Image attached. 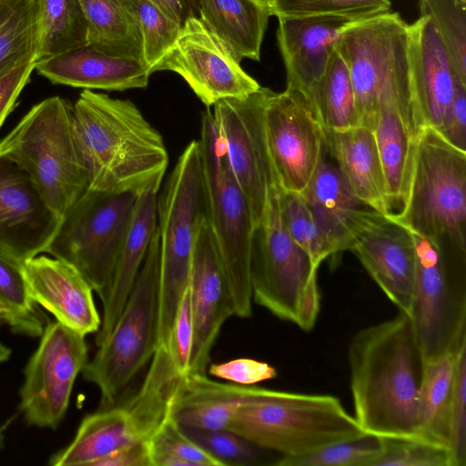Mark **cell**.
<instances>
[{
    "label": "cell",
    "instance_id": "cell-5",
    "mask_svg": "<svg viewBox=\"0 0 466 466\" xmlns=\"http://www.w3.org/2000/svg\"><path fill=\"white\" fill-rule=\"evenodd\" d=\"M203 173L207 218L232 299L235 316L253 312L251 258L255 223L237 183L210 107L202 114L198 140Z\"/></svg>",
    "mask_w": 466,
    "mask_h": 466
},
{
    "label": "cell",
    "instance_id": "cell-52",
    "mask_svg": "<svg viewBox=\"0 0 466 466\" xmlns=\"http://www.w3.org/2000/svg\"><path fill=\"white\" fill-rule=\"evenodd\" d=\"M180 27L189 18L200 17V0H152Z\"/></svg>",
    "mask_w": 466,
    "mask_h": 466
},
{
    "label": "cell",
    "instance_id": "cell-21",
    "mask_svg": "<svg viewBox=\"0 0 466 466\" xmlns=\"http://www.w3.org/2000/svg\"><path fill=\"white\" fill-rule=\"evenodd\" d=\"M23 272L32 299L56 321L84 337L99 330L94 289L73 265L37 255L23 263Z\"/></svg>",
    "mask_w": 466,
    "mask_h": 466
},
{
    "label": "cell",
    "instance_id": "cell-28",
    "mask_svg": "<svg viewBox=\"0 0 466 466\" xmlns=\"http://www.w3.org/2000/svg\"><path fill=\"white\" fill-rule=\"evenodd\" d=\"M271 8L256 0H200L199 19L226 45L234 57L255 61Z\"/></svg>",
    "mask_w": 466,
    "mask_h": 466
},
{
    "label": "cell",
    "instance_id": "cell-39",
    "mask_svg": "<svg viewBox=\"0 0 466 466\" xmlns=\"http://www.w3.org/2000/svg\"><path fill=\"white\" fill-rule=\"evenodd\" d=\"M138 28L143 59L151 73L176 40L181 27L152 0H117Z\"/></svg>",
    "mask_w": 466,
    "mask_h": 466
},
{
    "label": "cell",
    "instance_id": "cell-33",
    "mask_svg": "<svg viewBox=\"0 0 466 466\" xmlns=\"http://www.w3.org/2000/svg\"><path fill=\"white\" fill-rule=\"evenodd\" d=\"M80 3L87 23L89 46L110 56L144 62L141 34L117 0Z\"/></svg>",
    "mask_w": 466,
    "mask_h": 466
},
{
    "label": "cell",
    "instance_id": "cell-8",
    "mask_svg": "<svg viewBox=\"0 0 466 466\" xmlns=\"http://www.w3.org/2000/svg\"><path fill=\"white\" fill-rule=\"evenodd\" d=\"M159 238L157 227L134 286L104 341L82 370L100 391L98 409L117 404L158 346Z\"/></svg>",
    "mask_w": 466,
    "mask_h": 466
},
{
    "label": "cell",
    "instance_id": "cell-16",
    "mask_svg": "<svg viewBox=\"0 0 466 466\" xmlns=\"http://www.w3.org/2000/svg\"><path fill=\"white\" fill-rule=\"evenodd\" d=\"M178 74L208 107L244 98L261 86L240 66L226 45L199 19L189 18L154 72Z\"/></svg>",
    "mask_w": 466,
    "mask_h": 466
},
{
    "label": "cell",
    "instance_id": "cell-53",
    "mask_svg": "<svg viewBox=\"0 0 466 466\" xmlns=\"http://www.w3.org/2000/svg\"><path fill=\"white\" fill-rule=\"evenodd\" d=\"M11 352L10 348L0 342V364L9 360Z\"/></svg>",
    "mask_w": 466,
    "mask_h": 466
},
{
    "label": "cell",
    "instance_id": "cell-12",
    "mask_svg": "<svg viewBox=\"0 0 466 466\" xmlns=\"http://www.w3.org/2000/svg\"><path fill=\"white\" fill-rule=\"evenodd\" d=\"M413 236L416 271L409 317L428 361L466 341V280L448 262L441 239Z\"/></svg>",
    "mask_w": 466,
    "mask_h": 466
},
{
    "label": "cell",
    "instance_id": "cell-35",
    "mask_svg": "<svg viewBox=\"0 0 466 466\" xmlns=\"http://www.w3.org/2000/svg\"><path fill=\"white\" fill-rule=\"evenodd\" d=\"M328 131L359 126L355 94L348 67L334 48L321 78L309 96Z\"/></svg>",
    "mask_w": 466,
    "mask_h": 466
},
{
    "label": "cell",
    "instance_id": "cell-20",
    "mask_svg": "<svg viewBox=\"0 0 466 466\" xmlns=\"http://www.w3.org/2000/svg\"><path fill=\"white\" fill-rule=\"evenodd\" d=\"M409 59L411 102L418 126L420 129L430 127L439 130L459 81L428 16L420 15L409 26Z\"/></svg>",
    "mask_w": 466,
    "mask_h": 466
},
{
    "label": "cell",
    "instance_id": "cell-36",
    "mask_svg": "<svg viewBox=\"0 0 466 466\" xmlns=\"http://www.w3.org/2000/svg\"><path fill=\"white\" fill-rule=\"evenodd\" d=\"M1 320L17 335L40 337L48 318L32 299L23 272V264L0 253Z\"/></svg>",
    "mask_w": 466,
    "mask_h": 466
},
{
    "label": "cell",
    "instance_id": "cell-14",
    "mask_svg": "<svg viewBox=\"0 0 466 466\" xmlns=\"http://www.w3.org/2000/svg\"><path fill=\"white\" fill-rule=\"evenodd\" d=\"M40 337L24 369L18 408L28 425L56 430L88 361V347L84 336L58 321H49Z\"/></svg>",
    "mask_w": 466,
    "mask_h": 466
},
{
    "label": "cell",
    "instance_id": "cell-43",
    "mask_svg": "<svg viewBox=\"0 0 466 466\" xmlns=\"http://www.w3.org/2000/svg\"><path fill=\"white\" fill-rule=\"evenodd\" d=\"M181 428L221 466L260 464L263 451H266L229 430H204L186 426Z\"/></svg>",
    "mask_w": 466,
    "mask_h": 466
},
{
    "label": "cell",
    "instance_id": "cell-23",
    "mask_svg": "<svg viewBox=\"0 0 466 466\" xmlns=\"http://www.w3.org/2000/svg\"><path fill=\"white\" fill-rule=\"evenodd\" d=\"M35 69L54 84L88 90L145 88L152 74L142 61L110 56L89 46L37 60Z\"/></svg>",
    "mask_w": 466,
    "mask_h": 466
},
{
    "label": "cell",
    "instance_id": "cell-54",
    "mask_svg": "<svg viewBox=\"0 0 466 466\" xmlns=\"http://www.w3.org/2000/svg\"><path fill=\"white\" fill-rule=\"evenodd\" d=\"M263 5H266L271 8L276 0H256Z\"/></svg>",
    "mask_w": 466,
    "mask_h": 466
},
{
    "label": "cell",
    "instance_id": "cell-27",
    "mask_svg": "<svg viewBox=\"0 0 466 466\" xmlns=\"http://www.w3.org/2000/svg\"><path fill=\"white\" fill-rule=\"evenodd\" d=\"M301 196L329 244L332 257L349 250L350 218L362 204L328 149Z\"/></svg>",
    "mask_w": 466,
    "mask_h": 466
},
{
    "label": "cell",
    "instance_id": "cell-31",
    "mask_svg": "<svg viewBox=\"0 0 466 466\" xmlns=\"http://www.w3.org/2000/svg\"><path fill=\"white\" fill-rule=\"evenodd\" d=\"M245 391V385L221 383L207 374H187L172 415L181 426L228 430Z\"/></svg>",
    "mask_w": 466,
    "mask_h": 466
},
{
    "label": "cell",
    "instance_id": "cell-45",
    "mask_svg": "<svg viewBox=\"0 0 466 466\" xmlns=\"http://www.w3.org/2000/svg\"><path fill=\"white\" fill-rule=\"evenodd\" d=\"M382 445L372 466H451L447 448L420 438H382Z\"/></svg>",
    "mask_w": 466,
    "mask_h": 466
},
{
    "label": "cell",
    "instance_id": "cell-25",
    "mask_svg": "<svg viewBox=\"0 0 466 466\" xmlns=\"http://www.w3.org/2000/svg\"><path fill=\"white\" fill-rule=\"evenodd\" d=\"M392 216L403 208L411 180L420 132L410 106L399 96H383L373 130Z\"/></svg>",
    "mask_w": 466,
    "mask_h": 466
},
{
    "label": "cell",
    "instance_id": "cell-18",
    "mask_svg": "<svg viewBox=\"0 0 466 466\" xmlns=\"http://www.w3.org/2000/svg\"><path fill=\"white\" fill-rule=\"evenodd\" d=\"M61 220L27 173L0 157V253L23 264L46 252Z\"/></svg>",
    "mask_w": 466,
    "mask_h": 466
},
{
    "label": "cell",
    "instance_id": "cell-57",
    "mask_svg": "<svg viewBox=\"0 0 466 466\" xmlns=\"http://www.w3.org/2000/svg\"><path fill=\"white\" fill-rule=\"evenodd\" d=\"M466 1V0H465Z\"/></svg>",
    "mask_w": 466,
    "mask_h": 466
},
{
    "label": "cell",
    "instance_id": "cell-40",
    "mask_svg": "<svg viewBox=\"0 0 466 466\" xmlns=\"http://www.w3.org/2000/svg\"><path fill=\"white\" fill-rule=\"evenodd\" d=\"M382 438L365 433L299 456H280L278 466H372L382 451Z\"/></svg>",
    "mask_w": 466,
    "mask_h": 466
},
{
    "label": "cell",
    "instance_id": "cell-7",
    "mask_svg": "<svg viewBox=\"0 0 466 466\" xmlns=\"http://www.w3.org/2000/svg\"><path fill=\"white\" fill-rule=\"evenodd\" d=\"M279 195V187H275L255 230L251 258L252 299L281 320L310 331L320 310L319 267L286 230Z\"/></svg>",
    "mask_w": 466,
    "mask_h": 466
},
{
    "label": "cell",
    "instance_id": "cell-10",
    "mask_svg": "<svg viewBox=\"0 0 466 466\" xmlns=\"http://www.w3.org/2000/svg\"><path fill=\"white\" fill-rule=\"evenodd\" d=\"M409 26L389 11L356 21L339 34L335 49L350 73L359 126L374 130L385 95H398L412 107Z\"/></svg>",
    "mask_w": 466,
    "mask_h": 466
},
{
    "label": "cell",
    "instance_id": "cell-24",
    "mask_svg": "<svg viewBox=\"0 0 466 466\" xmlns=\"http://www.w3.org/2000/svg\"><path fill=\"white\" fill-rule=\"evenodd\" d=\"M160 186L155 185L138 194L117 252L108 289L101 300L103 314L96 336V346L112 330L145 260L157 227V196Z\"/></svg>",
    "mask_w": 466,
    "mask_h": 466
},
{
    "label": "cell",
    "instance_id": "cell-3",
    "mask_svg": "<svg viewBox=\"0 0 466 466\" xmlns=\"http://www.w3.org/2000/svg\"><path fill=\"white\" fill-rule=\"evenodd\" d=\"M229 431L280 456H299L365 432L339 398L245 386Z\"/></svg>",
    "mask_w": 466,
    "mask_h": 466
},
{
    "label": "cell",
    "instance_id": "cell-2",
    "mask_svg": "<svg viewBox=\"0 0 466 466\" xmlns=\"http://www.w3.org/2000/svg\"><path fill=\"white\" fill-rule=\"evenodd\" d=\"M73 122L87 188L139 194L162 185L168 166L164 138L133 102L84 89Z\"/></svg>",
    "mask_w": 466,
    "mask_h": 466
},
{
    "label": "cell",
    "instance_id": "cell-46",
    "mask_svg": "<svg viewBox=\"0 0 466 466\" xmlns=\"http://www.w3.org/2000/svg\"><path fill=\"white\" fill-rule=\"evenodd\" d=\"M448 451L451 466L466 465V342L458 352L448 414Z\"/></svg>",
    "mask_w": 466,
    "mask_h": 466
},
{
    "label": "cell",
    "instance_id": "cell-49",
    "mask_svg": "<svg viewBox=\"0 0 466 466\" xmlns=\"http://www.w3.org/2000/svg\"><path fill=\"white\" fill-rule=\"evenodd\" d=\"M451 145L466 151V86L456 83L451 105L439 130Z\"/></svg>",
    "mask_w": 466,
    "mask_h": 466
},
{
    "label": "cell",
    "instance_id": "cell-56",
    "mask_svg": "<svg viewBox=\"0 0 466 466\" xmlns=\"http://www.w3.org/2000/svg\"><path fill=\"white\" fill-rule=\"evenodd\" d=\"M0 321H1V314H0Z\"/></svg>",
    "mask_w": 466,
    "mask_h": 466
},
{
    "label": "cell",
    "instance_id": "cell-41",
    "mask_svg": "<svg viewBox=\"0 0 466 466\" xmlns=\"http://www.w3.org/2000/svg\"><path fill=\"white\" fill-rule=\"evenodd\" d=\"M151 466H221L169 415L147 441Z\"/></svg>",
    "mask_w": 466,
    "mask_h": 466
},
{
    "label": "cell",
    "instance_id": "cell-55",
    "mask_svg": "<svg viewBox=\"0 0 466 466\" xmlns=\"http://www.w3.org/2000/svg\"><path fill=\"white\" fill-rule=\"evenodd\" d=\"M4 434L2 431L0 430V450L4 447Z\"/></svg>",
    "mask_w": 466,
    "mask_h": 466
},
{
    "label": "cell",
    "instance_id": "cell-15",
    "mask_svg": "<svg viewBox=\"0 0 466 466\" xmlns=\"http://www.w3.org/2000/svg\"><path fill=\"white\" fill-rule=\"evenodd\" d=\"M268 91L269 88L261 86L244 98L221 100L211 110L231 172L248 200L256 228L272 190L279 187L263 125Z\"/></svg>",
    "mask_w": 466,
    "mask_h": 466
},
{
    "label": "cell",
    "instance_id": "cell-32",
    "mask_svg": "<svg viewBox=\"0 0 466 466\" xmlns=\"http://www.w3.org/2000/svg\"><path fill=\"white\" fill-rule=\"evenodd\" d=\"M460 348L426 361L418 399L420 438L447 449L448 414Z\"/></svg>",
    "mask_w": 466,
    "mask_h": 466
},
{
    "label": "cell",
    "instance_id": "cell-48",
    "mask_svg": "<svg viewBox=\"0 0 466 466\" xmlns=\"http://www.w3.org/2000/svg\"><path fill=\"white\" fill-rule=\"evenodd\" d=\"M208 372L213 377L245 386L273 380L278 376L277 370L273 366L249 358L209 364Z\"/></svg>",
    "mask_w": 466,
    "mask_h": 466
},
{
    "label": "cell",
    "instance_id": "cell-11",
    "mask_svg": "<svg viewBox=\"0 0 466 466\" xmlns=\"http://www.w3.org/2000/svg\"><path fill=\"white\" fill-rule=\"evenodd\" d=\"M137 197L86 188L63 216L45 252L73 265L101 300Z\"/></svg>",
    "mask_w": 466,
    "mask_h": 466
},
{
    "label": "cell",
    "instance_id": "cell-44",
    "mask_svg": "<svg viewBox=\"0 0 466 466\" xmlns=\"http://www.w3.org/2000/svg\"><path fill=\"white\" fill-rule=\"evenodd\" d=\"M390 8V0H276L271 14L278 18L324 15L369 17Z\"/></svg>",
    "mask_w": 466,
    "mask_h": 466
},
{
    "label": "cell",
    "instance_id": "cell-6",
    "mask_svg": "<svg viewBox=\"0 0 466 466\" xmlns=\"http://www.w3.org/2000/svg\"><path fill=\"white\" fill-rule=\"evenodd\" d=\"M207 216L198 140L179 156L157 196L159 238L158 346H165L189 282L198 228Z\"/></svg>",
    "mask_w": 466,
    "mask_h": 466
},
{
    "label": "cell",
    "instance_id": "cell-17",
    "mask_svg": "<svg viewBox=\"0 0 466 466\" xmlns=\"http://www.w3.org/2000/svg\"><path fill=\"white\" fill-rule=\"evenodd\" d=\"M349 250L400 312L410 315L416 271L413 233L391 216L356 208L349 221Z\"/></svg>",
    "mask_w": 466,
    "mask_h": 466
},
{
    "label": "cell",
    "instance_id": "cell-37",
    "mask_svg": "<svg viewBox=\"0 0 466 466\" xmlns=\"http://www.w3.org/2000/svg\"><path fill=\"white\" fill-rule=\"evenodd\" d=\"M36 0H0V76L36 61Z\"/></svg>",
    "mask_w": 466,
    "mask_h": 466
},
{
    "label": "cell",
    "instance_id": "cell-51",
    "mask_svg": "<svg viewBox=\"0 0 466 466\" xmlns=\"http://www.w3.org/2000/svg\"><path fill=\"white\" fill-rule=\"evenodd\" d=\"M94 466H151L147 441L123 447L99 460Z\"/></svg>",
    "mask_w": 466,
    "mask_h": 466
},
{
    "label": "cell",
    "instance_id": "cell-22",
    "mask_svg": "<svg viewBox=\"0 0 466 466\" xmlns=\"http://www.w3.org/2000/svg\"><path fill=\"white\" fill-rule=\"evenodd\" d=\"M363 18L335 15L279 17L277 40L287 86L309 96L324 74L339 34Z\"/></svg>",
    "mask_w": 466,
    "mask_h": 466
},
{
    "label": "cell",
    "instance_id": "cell-1",
    "mask_svg": "<svg viewBox=\"0 0 466 466\" xmlns=\"http://www.w3.org/2000/svg\"><path fill=\"white\" fill-rule=\"evenodd\" d=\"M354 418L367 433L420 438L418 399L426 360L410 317L363 328L348 348Z\"/></svg>",
    "mask_w": 466,
    "mask_h": 466
},
{
    "label": "cell",
    "instance_id": "cell-30",
    "mask_svg": "<svg viewBox=\"0 0 466 466\" xmlns=\"http://www.w3.org/2000/svg\"><path fill=\"white\" fill-rule=\"evenodd\" d=\"M139 441L126 410L116 404L84 417L73 441L54 453L48 463L94 466L114 451Z\"/></svg>",
    "mask_w": 466,
    "mask_h": 466
},
{
    "label": "cell",
    "instance_id": "cell-29",
    "mask_svg": "<svg viewBox=\"0 0 466 466\" xmlns=\"http://www.w3.org/2000/svg\"><path fill=\"white\" fill-rule=\"evenodd\" d=\"M186 377L173 366L167 348L157 346L141 386L122 404L139 441H147L172 414Z\"/></svg>",
    "mask_w": 466,
    "mask_h": 466
},
{
    "label": "cell",
    "instance_id": "cell-50",
    "mask_svg": "<svg viewBox=\"0 0 466 466\" xmlns=\"http://www.w3.org/2000/svg\"><path fill=\"white\" fill-rule=\"evenodd\" d=\"M36 61L23 63L0 76V127L30 80Z\"/></svg>",
    "mask_w": 466,
    "mask_h": 466
},
{
    "label": "cell",
    "instance_id": "cell-26",
    "mask_svg": "<svg viewBox=\"0 0 466 466\" xmlns=\"http://www.w3.org/2000/svg\"><path fill=\"white\" fill-rule=\"evenodd\" d=\"M328 151L362 205L392 216L374 132L362 126L326 132Z\"/></svg>",
    "mask_w": 466,
    "mask_h": 466
},
{
    "label": "cell",
    "instance_id": "cell-34",
    "mask_svg": "<svg viewBox=\"0 0 466 466\" xmlns=\"http://www.w3.org/2000/svg\"><path fill=\"white\" fill-rule=\"evenodd\" d=\"M36 61L88 46L80 0H36Z\"/></svg>",
    "mask_w": 466,
    "mask_h": 466
},
{
    "label": "cell",
    "instance_id": "cell-42",
    "mask_svg": "<svg viewBox=\"0 0 466 466\" xmlns=\"http://www.w3.org/2000/svg\"><path fill=\"white\" fill-rule=\"evenodd\" d=\"M279 205L286 230L316 266L319 267L332 257L329 244L300 194L280 190Z\"/></svg>",
    "mask_w": 466,
    "mask_h": 466
},
{
    "label": "cell",
    "instance_id": "cell-13",
    "mask_svg": "<svg viewBox=\"0 0 466 466\" xmlns=\"http://www.w3.org/2000/svg\"><path fill=\"white\" fill-rule=\"evenodd\" d=\"M264 133L281 191L302 194L328 149L326 130L309 97L300 89H269L263 110Z\"/></svg>",
    "mask_w": 466,
    "mask_h": 466
},
{
    "label": "cell",
    "instance_id": "cell-38",
    "mask_svg": "<svg viewBox=\"0 0 466 466\" xmlns=\"http://www.w3.org/2000/svg\"><path fill=\"white\" fill-rule=\"evenodd\" d=\"M419 9L433 24L457 80L466 86V1L420 0Z\"/></svg>",
    "mask_w": 466,
    "mask_h": 466
},
{
    "label": "cell",
    "instance_id": "cell-47",
    "mask_svg": "<svg viewBox=\"0 0 466 466\" xmlns=\"http://www.w3.org/2000/svg\"><path fill=\"white\" fill-rule=\"evenodd\" d=\"M194 341V329L188 286L177 308L165 347L173 366L188 374Z\"/></svg>",
    "mask_w": 466,
    "mask_h": 466
},
{
    "label": "cell",
    "instance_id": "cell-4",
    "mask_svg": "<svg viewBox=\"0 0 466 466\" xmlns=\"http://www.w3.org/2000/svg\"><path fill=\"white\" fill-rule=\"evenodd\" d=\"M0 157L26 172L48 206L62 218L87 188L86 169L75 136L73 105L61 96L33 106L0 141Z\"/></svg>",
    "mask_w": 466,
    "mask_h": 466
},
{
    "label": "cell",
    "instance_id": "cell-9",
    "mask_svg": "<svg viewBox=\"0 0 466 466\" xmlns=\"http://www.w3.org/2000/svg\"><path fill=\"white\" fill-rule=\"evenodd\" d=\"M391 217L420 236L449 238L464 256L466 151L451 145L434 128H421L405 205Z\"/></svg>",
    "mask_w": 466,
    "mask_h": 466
},
{
    "label": "cell",
    "instance_id": "cell-19",
    "mask_svg": "<svg viewBox=\"0 0 466 466\" xmlns=\"http://www.w3.org/2000/svg\"><path fill=\"white\" fill-rule=\"evenodd\" d=\"M194 341L188 374H207L210 352L227 319L232 299L207 216L198 232L188 282Z\"/></svg>",
    "mask_w": 466,
    "mask_h": 466
}]
</instances>
